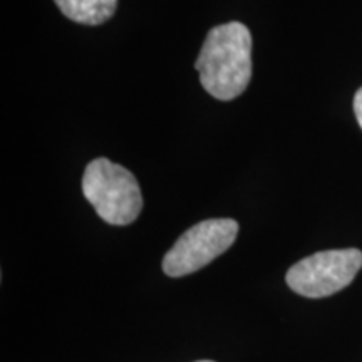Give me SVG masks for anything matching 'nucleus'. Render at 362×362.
Listing matches in <instances>:
<instances>
[{"label":"nucleus","instance_id":"2","mask_svg":"<svg viewBox=\"0 0 362 362\" xmlns=\"http://www.w3.org/2000/svg\"><path fill=\"white\" fill-rule=\"evenodd\" d=\"M83 192L99 218L110 225H129L141 214L143 197L134 175L106 158L86 166Z\"/></svg>","mask_w":362,"mask_h":362},{"label":"nucleus","instance_id":"6","mask_svg":"<svg viewBox=\"0 0 362 362\" xmlns=\"http://www.w3.org/2000/svg\"><path fill=\"white\" fill-rule=\"evenodd\" d=\"M354 112L357 117V123L362 128V88L357 90L356 96H354Z\"/></svg>","mask_w":362,"mask_h":362},{"label":"nucleus","instance_id":"7","mask_svg":"<svg viewBox=\"0 0 362 362\" xmlns=\"http://www.w3.org/2000/svg\"><path fill=\"white\" fill-rule=\"evenodd\" d=\"M198 362H214V361H198Z\"/></svg>","mask_w":362,"mask_h":362},{"label":"nucleus","instance_id":"5","mask_svg":"<svg viewBox=\"0 0 362 362\" xmlns=\"http://www.w3.org/2000/svg\"><path fill=\"white\" fill-rule=\"evenodd\" d=\"M67 19L84 25H101L115 16L117 0H54Z\"/></svg>","mask_w":362,"mask_h":362},{"label":"nucleus","instance_id":"3","mask_svg":"<svg viewBox=\"0 0 362 362\" xmlns=\"http://www.w3.org/2000/svg\"><path fill=\"white\" fill-rule=\"evenodd\" d=\"M238 223L232 218H211L188 228L163 259L168 277H185L203 269L233 245Z\"/></svg>","mask_w":362,"mask_h":362},{"label":"nucleus","instance_id":"1","mask_svg":"<svg viewBox=\"0 0 362 362\" xmlns=\"http://www.w3.org/2000/svg\"><path fill=\"white\" fill-rule=\"evenodd\" d=\"M194 67L208 94L232 101L252 79V34L242 22L216 25L206 34Z\"/></svg>","mask_w":362,"mask_h":362},{"label":"nucleus","instance_id":"4","mask_svg":"<svg viewBox=\"0 0 362 362\" xmlns=\"http://www.w3.org/2000/svg\"><path fill=\"white\" fill-rule=\"evenodd\" d=\"M362 267L357 248L317 252L287 272V285L302 297L322 298L346 288Z\"/></svg>","mask_w":362,"mask_h":362}]
</instances>
